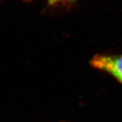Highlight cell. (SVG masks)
I'll use <instances>...</instances> for the list:
<instances>
[{
	"label": "cell",
	"mask_w": 122,
	"mask_h": 122,
	"mask_svg": "<svg viewBox=\"0 0 122 122\" xmlns=\"http://www.w3.org/2000/svg\"><path fill=\"white\" fill-rule=\"evenodd\" d=\"M50 4H55V3H58L60 2H65V1H72V0H48Z\"/></svg>",
	"instance_id": "obj_2"
},
{
	"label": "cell",
	"mask_w": 122,
	"mask_h": 122,
	"mask_svg": "<svg viewBox=\"0 0 122 122\" xmlns=\"http://www.w3.org/2000/svg\"><path fill=\"white\" fill-rule=\"evenodd\" d=\"M91 65L110 74L122 84V55H97L92 59Z\"/></svg>",
	"instance_id": "obj_1"
}]
</instances>
